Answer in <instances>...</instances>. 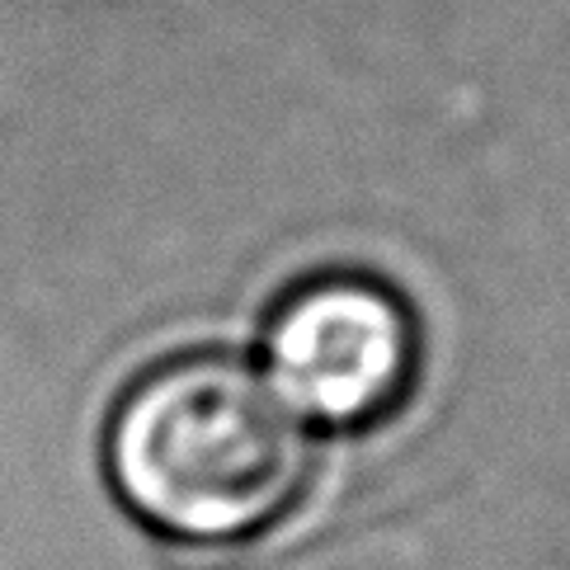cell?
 Returning a JSON list of instances; mask_svg holds the SVG:
<instances>
[{
    "instance_id": "7a4b0ae2",
    "label": "cell",
    "mask_w": 570,
    "mask_h": 570,
    "mask_svg": "<svg viewBox=\"0 0 570 570\" xmlns=\"http://www.w3.org/2000/svg\"><path fill=\"white\" fill-rule=\"evenodd\" d=\"M269 382L325 424H373L411 396L420 331L377 278L325 274L283 297L269 321Z\"/></svg>"
},
{
    "instance_id": "6da1fadb",
    "label": "cell",
    "mask_w": 570,
    "mask_h": 570,
    "mask_svg": "<svg viewBox=\"0 0 570 570\" xmlns=\"http://www.w3.org/2000/svg\"><path fill=\"white\" fill-rule=\"evenodd\" d=\"M307 434L278 386L227 354H185L118 401L109 476L141 523L185 542H236L288 514Z\"/></svg>"
}]
</instances>
